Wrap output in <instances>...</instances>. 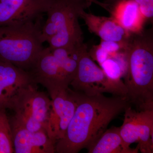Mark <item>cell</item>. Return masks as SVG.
Instances as JSON below:
<instances>
[{
  "label": "cell",
  "instance_id": "cell-21",
  "mask_svg": "<svg viewBox=\"0 0 153 153\" xmlns=\"http://www.w3.org/2000/svg\"><path fill=\"white\" fill-rule=\"evenodd\" d=\"M116 1H117V0H106V2L105 3L109 5L112 4V3H114V2H115Z\"/></svg>",
  "mask_w": 153,
  "mask_h": 153
},
{
  "label": "cell",
  "instance_id": "cell-2",
  "mask_svg": "<svg viewBox=\"0 0 153 153\" xmlns=\"http://www.w3.org/2000/svg\"><path fill=\"white\" fill-rule=\"evenodd\" d=\"M126 97L137 110L153 109V30L131 33L124 48Z\"/></svg>",
  "mask_w": 153,
  "mask_h": 153
},
{
  "label": "cell",
  "instance_id": "cell-14",
  "mask_svg": "<svg viewBox=\"0 0 153 153\" xmlns=\"http://www.w3.org/2000/svg\"><path fill=\"white\" fill-rule=\"evenodd\" d=\"M108 12L111 17L130 34L144 30L146 21L134 0H117L109 5Z\"/></svg>",
  "mask_w": 153,
  "mask_h": 153
},
{
  "label": "cell",
  "instance_id": "cell-18",
  "mask_svg": "<svg viewBox=\"0 0 153 153\" xmlns=\"http://www.w3.org/2000/svg\"><path fill=\"white\" fill-rule=\"evenodd\" d=\"M137 4L140 11L146 22H152L153 0H134Z\"/></svg>",
  "mask_w": 153,
  "mask_h": 153
},
{
  "label": "cell",
  "instance_id": "cell-5",
  "mask_svg": "<svg viewBox=\"0 0 153 153\" xmlns=\"http://www.w3.org/2000/svg\"><path fill=\"white\" fill-rule=\"evenodd\" d=\"M70 85L75 91L91 96L107 93L126 97L127 91L123 81L111 79L90 57L86 45L83 47L76 74Z\"/></svg>",
  "mask_w": 153,
  "mask_h": 153
},
{
  "label": "cell",
  "instance_id": "cell-8",
  "mask_svg": "<svg viewBox=\"0 0 153 153\" xmlns=\"http://www.w3.org/2000/svg\"><path fill=\"white\" fill-rule=\"evenodd\" d=\"M51 107L47 122V131L56 144L64 136L76 105V91L69 87L48 91Z\"/></svg>",
  "mask_w": 153,
  "mask_h": 153
},
{
  "label": "cell",
  "instance_id": "cell-1",
  "mask_svg": "<svg viewBox=\"0 0 153 153\" xmlns=\"http://www.w3.org/2000/svg\"><path fill=\"white\" fill-rule=\"evenodd\" d=\"M77 105L64 136L55 144V152L77 153L88 149L109 123L131 105L126 97L103 94L85 95L76 91Z\"/></svg>",
  "mask_w": 153,
  "mask_h": 153
},
{
  "label": "cell",
  "instance_id": "cell-13",
  "mask_svg": "<svg viewBox=\"0 0 153 153\" xmlns=\"http://www.w3.org/2000/svg\"><path fill=\"white\" fill-rule=\"evenodd\" d=\"M79 17L84 20L91 33H94L102 41L124 43L130 35L111 17L96 16L83 10Z\"/></svg>",
  "mask_w": 153,
  "mask_h": 153
},
{
  "label": "cell",
  "instance_id": "cell-3",
  "mask_svg": "<svg viewBox=\"0 0 153 153\" xmlns=\"http://www.w3.org/2000/svg\"><path fill=\"white\" fill-rule=\"evenodd\" d=\"M40 17L0 26V60L30 71L44 48Z\"/></svg>",
  "mask_w": 153,
  "mask_h": 153
},
{
  "label": "cell",
  "instance_id": "cell-16",
  "mask_svg": "<svg viewBox=\"0 0 153 153\" xmlns=\"http://www.w3.org/2000/svg\"><path fill=\"white\" fill-rule=\"evenodd\" d=\"M100 66L111 79L120 80L123 77L126 69L124 52L109 55L108 58L100 64Z\"/></svg>",
  "mask_w": 153,
  "mask_h": 153
},
{
  "label": "cell",
  "instance_id": "cell-12",
  "mask_svg": "<svg viewBox=\"0 0 153 153\" xmlns=\"http://www.w3.org/2000/svg\"><path fill=\"white\" fill-rule=\"evenodd\" d=\"M32 83L35 82L28 71L0 60V109H10L19 91Z\"/></svg>",
  "mask_w": 153,
  "mask_h": 153
},
{
  "label": "cell",
  "instance_id": "cell-6",
  "mask_svg": "<svg viewBox=\"0 0 153 153\" xmlns=\"http://www.w3.org/2000/svg\"><path fill=\"white\" fill-rule=\"evenodd\" d=\"M36 85L32 83L22 88L14 98L10 109L15 112L12 117L27 129L47 131L51 99L38 90Z\"/></svg>",
  "mask_w": 153,
  "mask_h": 153
},
{
  "label": "cell",
  "instance_id": "cell-10",
  "mask_svg": "<svg viewBox=\"0 0 153 153\" xmlns=\"http://www.w3.org/2000/svg\"><path fill=\"white\" fill-rule=\"evenodd\" d=\"M10 119L14 153H54L55 143L45 130L32 131L12 117Z\"/></svg>",
  "mask_w": 153,
  "mask_h": 153
},
{
  "label": "cell",
  "instance_id": "cell-17",
  "mask_svg": "<svg viewBox=\"0 0 153 153\" xmlns=\"http://www.w3.org/2000/svg\"><path fill=\"white\" fill-rule=\"evenodd\" d=\"M5 109H0V153H14L10 119Z\"/></svg>",
  "mask_w": 153,
  "mask_h": 153
},
{
  "label": "cell",
  "instance_id": "cell-11",
  "mask_svg": "<svg viewBox=\"0 0 153 153\" xmlns=\"http://www.w3.org/2000/svg\"><path fill=\"white\" fill-rule=\"evenodd\" d=\"M51 0H0V26L35 20L47 13Z\"/></svg>",
  "mask_w": 153,
  "mask_h": 153
},
{
  "label": "cell",
  "instance_id": "cell-7",
  "mask_svg": "<svg viewBox=\"0 0 153 153\" xmlns=\"http://www.w3.org/2000/svg\"><path fill=\"white\" fill-rule=\"evenodd\" d=\"M128 107L124 112L120 134L125 144L137 147L143 153H153V109L135 110Z\"/></svg>",
  "mask_w": 153,
  "mask_h": 153
},
{
  "label": "cell",
  "instance_id": "cell-19",
  "mask_svg": "<svg viewBox=\"0 0 153 153\" xmlns=\"http://www.w3.org/2000/svg\"><path fill=\"white\" fill-rule=\"evenodd\" d=\"M126 43V42H125ZM125 43H121L112 41H104L101 40L99 44L109 55L124 52Z\"/></svg>",
  "mask_w": 153,
  "mask_h": 153
},
{
  "label": "cell",
  "instance_id": "cell-9",
  "mask_svg": "<svg viewBox=\"0 0 153 153\" xmlns=\"http://www.w3.org/2000/svg\"><path fill=\"white\" fill-rule=\"evenodd\" d=\"M28 72L35 83L41 84L47 91L70 86V81L49 47L43 49Z\"/></svg>",
  "mask_w": 153,
  "mask_h": 153
},
{
  "label": "cell",
  "instance_id": "cell-4",
  "mask_svg": "<svg viewBox=\"0 0 153 153\" xmlns=\"http://www.w3.org/2000/svg\"><path fill=\"white\" fill-rule=\"evenodd\" d=\"M92 3L86 0H51L42 29L43 42L52 49L72 47L83 43L78 19Z\"/></svg>",
  "mask_w": 153,
  "mask_h": 153
},
{
  "label": "cell",
  "instance_id": "cell-20",
  "mask_svg": "<svg viewBox=\"0 0 153 153\" xmlns=\"http://www.w3.org/2000/svg\"><path fill=\"white\" fill-rule=\"evenodd\" d=\"M88 52L92 60L97 61L100 65L109 56L108 53L100 45L93 46Z\"/></svg>",
  "mask_w": 153,
  "mask_h": 153
},
{
  "label": "cell",
  "instance_id": "cell-15",
  "mask_svg": "<svg viewBox=\"0 0 153 153\" xmlns=\"http://www.w3.org/2000/svg\"><path fill=\"white\" fill-rule=\"evenodd\" d=\"M88 149V153H137L138 149L128 147L120 135V127L107 129L96 141Z\"/></svg>",
  "mask_w": 153,
  "mask_h": 153
}]
</instances>
